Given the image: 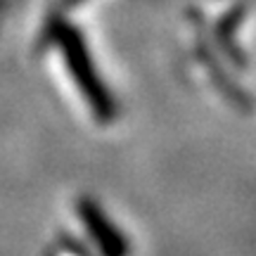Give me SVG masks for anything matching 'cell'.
Wrapping results in <instances>:
<instances>
[{"instance_id": "6da1fadb", "label": "cell", "mask_w": 256, "mask_h": 256, "mask_svg": "<svg viewBox=\"0 0 256 256\" xmlns=\"http://www.w3.org/2000/svg\"><path fill=\"white\" fill-rule=\"evenodd\" d=\"M78 211H81L83 226L90 230V235L95 240L98 249L102 252V256H128L130 254V247H128L126 238H121L119 230L107 220V216H102L95 204L81 202Z\"/></svg>"}]
</instances>
